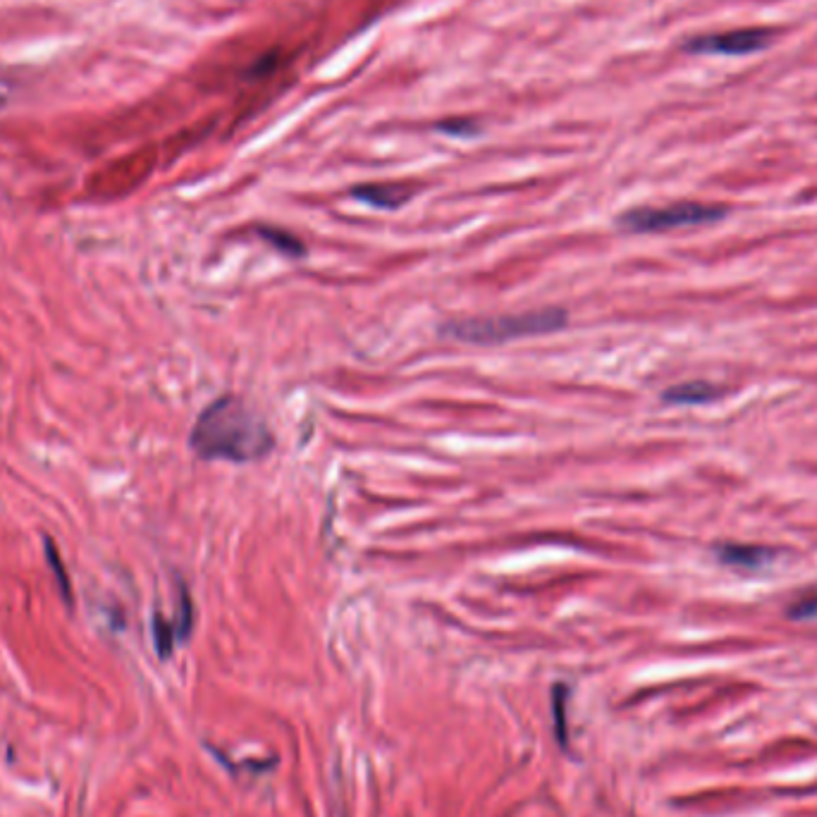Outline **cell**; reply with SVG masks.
<instances>
[{
    "mask_svg": "<svg viewBox=\"0 0 817 817\" xmlns=\"http://www.w3.org/2000/svg\"><path fill=\"white\" fill-rule=\"evenodd\" d=\"M275 65H278V58H275V53H268V55H263V58L258 60L254 67H251L249 75L251 77H263V75H268V72L273 70Z\"/></svg>",
    "mask_w": 817,
    "mask_h": 817,
    "instance_id": "cell-14",
    "label": "cell"
},
{
    "mask_svg": "<svg viewBox=\"0 0 817 817\" xmlns=\"http://www.w3.org/2000/svg\"><path fill=\"white\" fill-rule=\"evenodd\" d=\"M46 559H48V567L55 574V579H58V588L60 593H63L65 602L72 600V588H70V579H67L65 574V567H63V557H60L58 548H55V543L51 538H46Z\"/></svg>",
    "mask_w": 817,
    "mask_h": 817,
    "instance_id": "cell-10",
    "label": "cell"
},
{
    "mask_svg": "<svg viewBox=\"0 0 817 817\" xmlns=\"http://www.w3.org/2000/svg\"><path fill=\"white\" fill-rule=\"evenodd\" d=\"M717 557H720V562L727 564V567L753 571L770 564L774 552L767 548H758V545H724V548L717 550Z\"/></svg>",
    "mask_w": 817,
    "mask_h": 817,
    "instance_id": "cell-6",
    "label": "cell"
},
{
    "mask_svg": "<svg viewBox=\"0 0 817 817\" xmlns=\"http://www.w3.org/2000/svg\"><path fill=\"white\" fill-rule=\"evenodd\" d=\"M727 215V208L696 204V201H684V204H672L665 208H634L619 218V225L626 232L634 235H653V232H669L679 227H698L717 223Z\"/></svg>",
    "mask_w": 817,
    "mask_h": 817,
    "instance_id": "cell-3",
    "label": "cell"
},
{
    "mask_svg": "<svg viewBox=\"0 0 817 817\" xmlns=\"http://www.w3.org/2000/svg\"><path fill=\"white\" fill-rule=\"evenodd\" d=\"M438 132H442V134H450V137H476L478 132H481V127L476 125V122L473 120H445V122H440L438 127Z\"/></svg>",
    "mask_w": 817,
    "mask_h": 817,
    "instance_id": "cell-12",
    "label": "cell"
},
{
    "mask_svg": "<svg viewBox=\"0 0 817 817\" xmlns=\"http://www.w3.org/2000/svg\"><path fill=\"white\" fill-rule=\"evenodd\" d=\"M772 36L770 29L760 27L731 29V32L698 36L686 43V51L698 55H751L770 46Z\"/></svg>",
    "mask_w": 817,
    "mask_h": 817,
    "instance_id": "cell-4",
    "label": "cell"
},
{
    "mask_svg": "<svg viewBox=\"0 0 817 817\" xmlns=\"http://www.w3.org/2000/svg\"><path fill=\"white\" fill-rule=\"evenodd\" d=\"M414 196L407 184H359L352 189V199L361 204L380 208V211H395L404 206Z\"/></svg>",
    "mask_w": 817,
    "mask_h": 817,
    "instance_id": "cell-5",
    "label": "cell"
},
{
    "mask_svg": "<svg viewBox=\"0 0 817 817\" xmlns=\"http://www.w3.org/2000/svg\"><path fill=\"white\" fill-rule=\"evenodd\" d=\"M177 641H180V638H177L175 624L168 622L161 614H156V617H153V643H156L158 655L168 657Z\"/></svg>",
    "mask_w": 817,
    "mask_h": 817,
    "instance_id": "cell-9",
    "label": "cell"
},
{
    "mask_svg": "<svg viewBox=\"0 0 817 817\" xmlns=\"http://www.w3.org/2000/svg\"><path fill=\"white\" fill-rule=\"evenodd\" d=\"M789 614H791V619H796V622H817V588L803 593L801 598L791 605Z\"/></svg>",
    "mask_w": 817,
    "mask_h": 817,
    "instance_id": "cell-11",
    "label": "cell"
},
{
    "mask_svg": "<svg viewBox=\"0 0 817 817\" xmlns=\"http://www.w3.org/2000/svg\"><path fill=\"white\" fill-rule=\"evenodd\" d=\"M722 395L720 387L703 383V380H693V383L674 385L665 392V402L669 404H686V407H696V404H710Z\"/></svg>",
    "mask_w": 817,
    "mask_h": 817,
    "instance_id": "cell-7",
    "label": "cell"
},
{
    "mask_svg": "<svg viewBox=\"0 0 817 817\" xmlns=\"http://www.w3.org/2000/svg\"><path fill=\"white\" fill-rule=\"evenodd\" d=\"M273 445L266 421L232 395L213 399L189 433V447L206 462H258L273 452Z\"/></svg>",
    "mask_w": 817,
    "mask_h": 817,
    "instance_id": "cell-1",
    "label": "cell"
},
{
    "mask_svg": "<svg viewBox=\"0 0 817 817\" xmlns=\"http://www.w3.org/2000/svg\"><path fill=\"white\" fill-rule=\"evenodd\" d=\"M256 235L261 237L263 242H268L275 251H280L282 256H290V258H304L306 256L304 242H301L297 235H292V232L282 230V227L258 225Z\"/></svg>",
    "mask_w": 817,
    "mask_h": 817,
    "instance_id": "cell-8",
    "label": "cell"
},
{
    "mask_svg": "<svg viewBox=\"0 0 817 817\" xmlns=\"http://www.w3.org/2000/svg\"><path fill=\"white\" fill-rule=\"evenodd\" d=\"M564 698H567V688H564L562 693V700H559V691L555 686V715H557V731H559V741H562V746L567 743V731H564V710H567V705H564Z\"/></svg>",
    "mask_w": 817,
    "mask_h": 817,
    "instance_id": "cell-13",
    "label": "cell"
},
{
    "mask_svg": "<svg viewBox=\"0 0 817 817\" xmlns=\"http://www.w3.org/2000/svg\"><path fill=\"white\" fill-rule=\"evenodd\" d=\"M567 325V311L557 309H540L519 313V316H495V318H457L440 325V333L450 340L481 344V347H493V344H505L521 340V337H536L557 333L559 328Z\"/></svg>",
    "mask_w": 817,
    "mask_h": 817,
    "instance_id": "cell-2",
    "label": "cell"
}]
</instances>
